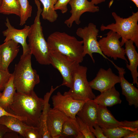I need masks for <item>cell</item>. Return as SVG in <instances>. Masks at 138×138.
Wrapping results in <instances>:
<instances>
[{
  "label": "cell",
  "instance_id": "1",
  "mask_svg": "<svg viewBox=\"0 0 138 138\" xmlns=\"http://www.w3.org/2000/svg\"><path fill=\"white\" fill-rule=\"evenodd\" d=\"M44 103L43 99L39 97L34 91L28 94L16 91L7 111L26 118L25 123L27 125L39 128Z\"/></svg>",
  "mask_w": 138,
  "mask_h": 138
},
{
  "label": "cell",
  "instance_id": "2",
  "mask_svg": "<svg viewBox=\"0 0 138 138\" xmlns=\"http://www.w3.org/2000/svg\"><path fill=\"white\" fill-rule=\"evenodd\" d=\"M37 9L34 23L30 26L28 37L30 53L34 56L36 61L42 65H50V50L44 38L40 16L42 9L39 0H34Z\"/></svg>",
  "mask_w": 138,
  "mask_h": 138
},
{
  "label": "cell",
  "instance_id": "3",
  "mask_svg": "<svg viewBox=\"0 0 138 138\" xmlns=\"http://www.w3.org/2000/svg\"><path fill=\"white\" fill-rule=\"evenodd\" d=\"M47 42L50 51L57 52L80 63L84 57L83 41L64 32L55 31L48 37Z\"/></svg>",
  "mask_w": 138,
  "mask_h": 138
},
{
  "label": "cell",
  "instance_id": "4",
  "mask_svg": "<svg viewBox=\"0 0 138 138\" xmlns=\"http://www.w3.org/2000/svg\"><path fill=\"white\" fill-rule=\"evenodd\" d=\"M31 55L30 53L22 55L19 62L15 65L13 74L17 92L29 93L34 91L35 86L40 82L39 75L32 66Z\"/></svg>",
  "mask_w": 138,
  "mask_h": 138
},
{
  "label": "cell",
  "instance_id": "5",
  "mask_svg": "<svg viewBox=\"0 0 138 138\" xmlns=\"http://www.w3.org/2000/svg\"><path fill=\"white\" fill-rule=\"evenodd\" d=\"M115 21L107 26L102 24L100 27L101 31L106 30L113 31L119 34L122 38V47L127 41L131 40L138 48V12H132V15L126 18L118 15L115 12L112 13Z\"/></svg>",
  "mask_w": 138,
  "mask_h": 138
},
{
  "label": "cell",
  "instance_id": "6",
  "mask_svg": "<svg viewBox=\"0 0 138 138\" xmlns=\"http://www.w3.org/2000/svg\"><path fill=\"white\" fill-rule=\"evenodd\" d=\"M87 68L79 64L73 74L72 87L64 94L78 100H93L96 96L93 93L87 77Z\"/></svg>",
  "mask_w": 138,
  "mask_h": 138
},
{
  "label": "cell",
  "instance_id": "7",
  "mask_svg": "<svg viewBox=\"0 0 138 138\" xmlns=\"http://www.w3.org/2000/svg\"><path fill=\"white\" fill-rule=\"evenodd\" d=\"M49 57L50 64L57 69L62 76L63 80L61 85L71 88L74 73L79 64L55 51H50Z\"/></svg>",
  "mask_w": 138,
  "mask_h": 138
},
{
  "label": "cell",
  "instance_id": "8",
  "mask_svg": "<svg viewBox=\"0 0 138 138\" xmlns=\"http://www.w3.org/2000/svg\"><path fill=\"white\" fill-rule=\"evenodd\" d=\"M99 32L96 26L91 22L89 23L87 26L83 28L79 27L77 29L76 35L83 39V56L84 57L86 54L88 55L94 63L95 60L93 54L97 53L111 62L112 61L103 54L100 50L97 40Z\"/></svg>",
  "mask_w": 138,
  "mask_h": 138
},
{
  "label": "cell",
  "instance_id": "9",
  "mask_svg": "<svg viewBox=\"0 0 138 138\" xmlns=\"http://www.w3.org/2000/svg\"><path fill=\"white\" fill-rule=\"evenodd\" d=\"M121 36L111 30L107 34V36L102 38L98 41L100 50L105 56L116 60L118 58L128 62L125 57V49L121 45L119 39Z\"/></svg>",
  "mask_w": 138,
  "mask_h": 138
},
{
  "label": "cell",
  "instance_id": "10",
  "mask_svg": "<svg viewBox=\"0 0 138 138\" xmlns=\"http://www.w3.org/2000/svg\"><path fill=\"white\" fill-rule=\"evenodd\" d=\"M53 108L64 113L71 118L76 119V115L87 100L74 99L70 96L58 92L52 97Z\"/></svg>",
  "mask_w": 138,
  "mask_h": 138
},
{
  "label": "cell",
  "instance_id": "11",
  "mask_svg": "<svg viewBox=\"0 0 138 138\" xmlns=\"http://www.w3.org/2000/svg\"><path fill=\"white\" fill-rule=\"evenodd\" d=\"M68 4L71 8L70 11L71 15L64 23L69 28L72 27L74 22L79 25L81 22L80 17L84 13H94L99 10L98 6L87 0H71Z\"/></svg>",
  "mask_w": 138,
  "mask_h": 138
},
{
  "label": "cell",
  "instance_id": "12",
  "mask_svg": "<svg viewBox=\"0 0 138 138\" xmlns=\"http://www.w3.org/2000/svg\"><path fill=\"white\" fill-rule=\"evenodd\" d=\"M120 80L119 76L114 73L111 68L107 70L101 68L95 77L89 82L92 89L101 93L114 86L116 84L120 83Z\"/></svg>",
  "mask_w": 138,
  "mask_h": 138
},
{
  "label": "cell",
  "instance_id": "13",
  "mask_svg": "<svg viewBox=\"0 0 138 138\" xmlns=\"http://www.w3.org/2000/svg\"><path fill=\"white\" fill-rule=\"evenodd\" d=\"M5 24L7 28L2 32L3 36L6 37L4 42L9 40H13L22 45L23 48L22 55L30 53L29 48L26 42L30 26L25 25L22 29H16L11 24L7 17L6 18Z\"/></svg>",
  "mask_w": 138,
  "mask_h": 138
},
{
  "label": "cell",
  "instance_id": "14",
  "mask_svg": "<svg viewBox=\"0 0 138 138\" xmlns=\"http://www.w3.org/2000/svg\"><path fill=\"white\" fill-rule=\"evenodd\" d=\"M68 117L63 112L50 108L47 116V125L52 138L60 137L63 124Z\"/></svg>",
  "mask_w": 138,
  "mask_h": 138
},
{
  "label": "cell",
  "instance_id": "15",
  "mask_svg": "<svg viewBox=\"0 0 138 138\" xmlns=\"http://www.w3.org/2000/svg\"><path fill=\"white\" fill-rule=\"evenodd\" d=\"M111 63L118 71L120 78V86L122 94L125 97L129 105H133L136 108L138 107V90L132 84L128 82L124 78L125 69L116 65L112 61Z\"/></svg>",
  "mask_w": 138,
  "mask_h": 138
},
{
  "label": "cell",
  "instance_id": "16",
  "mask_svg": "<svg viewBox=\"0 0 138 138\" xmlns=\"http://www.w3.org/2000/svg\"><path fill=\"white\" fill-rule=\"evenodd\" d=\"M0 45V69L7 70L11 63L16 57L19 51V44L12 40L4 42Z\"/></svg>",
  "mask_w": 138,
  "mask_h": 138
},
{
  "label": "cell",
  "instance_id": "17",
  "mask_svg": "<svg viewBox=\"0 0 138 138\" xmlns=\"http://www.w3.org/2000/svg\"><path fill=\"white\" fill-rule=\"evenodd\" d=\"M99 105L93 100H87L76 114L83 122L89 127H93L97 124Z\"/></svg>",
  "mask_w": 138,
  "mask_h": 138
},
{
  "label": "cell",
  "instance_id": "18",
  "mask_svg": "<svg viewBox=\"0 0 138 138\" xmlns=\"http://www.w3.org/2000/svg\"><path fill=\"white\" fill-rule=\"evenodd\" d=\"M134 42L131 40L126 41L125 44V55L129 60V64L126 63V68L131 72L133 78V84H136L138 87V72L137 67L138 66V53Z\"/></svg>",
  "mask_w": 138,
  "mask_h": 138
},
{
  "label": "cell",
  "instance_id": "19",
  "mask_svg": "<svg viewBox=\"0 0 138 138\" xmlns=\"http://www.w3.org/2000/svg\"><path fill=\"white\" fill-rule=\"evenodd\" d=\"M97 124L102 128L105 129L123 126L121 121L117 120L107 107L99 105Z\"/></svg>",
  "mask_w": 138,
  "mask_h": 138
},
{
  "label": "cell",
  "instance_id": "20",
  "mask_svg": "<svg viewBox=\"0 0 138 138\" xmlns=\"http://www.w3.org/2000/svg\"><path fill=\"white\" fill-rule=\"evenodd\" d=\"M93 100L98 105L106 107H112L120 104L122 101L120 93L114 86L101 93Z\"/></svg>",
  "mask_w": 138,
  "mask_h": 138
},
{
  "label": "cell",
  "instance_id": "21",
  "mask_svg": "<svg viewBox=\"0 0 138 138\" xmlns=\"http://www.w3.org/2000/svg\"><path fill=\"white\" fill-rule=\"evenodd\" d=\"M61 85L57 86L55 88L51 86L50 91L47 92L44 95V105L40 116V125L39 128L42 134V138H52L47 125V119L48 113L50 108V105L49 103L50 98L52 93Z\"/></svg>",
  "mask_w": 138,
  "mask_h": 138
},
{
  "label": "cell",
  "instance_id": "22",
  "mask_svg": "<svg viewBox=\"0 0 138 138\" xmlns=\"http://www.w3.org/2000/svg\"><path fill=\"white\" fill-rule=\"evenodd\" d=\"M0 124L4 125L12 131L18 133L25 138L26 131L33 127L28 126L23 121L14 117L4 116L0 118Z\"/></svg>",
  "mask_w": 138,
  "mask_h": 138
},
{
  "label": "cell",
  "instance_id": "23",
  "mask_svg": "<svg viewBox=\"0 0 138 138\" xmlns=\"http://www.w3.org/2000/svg\"><path fill=\"white\" fill-rule=\"evenodd\" d=\"M60 137L85 138L80 131L76 119L68 117L63 124Z\"/></svg>",
  "mask_w": 138,
  "mask_h": 138
},
{
  "label": "cell",
  "instance_id": "24",
  "mask_svg": "<svg viewBox=\"0 0 138 138\" xmlns=\"http://www.w3.org/2000/svg\"><path fill=\"white\" fill-rule=\"evenodd\" d=\"M16 90L12 75L5 86L0 98V106L7 111L9 106L12 102Z\"/></svg>",
  "mask_w": 138,
  "mask_h": 138
},
{
  "label": "cell",
  "instance_id": "25",
  "mask_svg": "<svg viewBox=\"0 0 138 138\" xmlns=\"http://www.w3.org/2000/svg\"><path fill=\"white\" fill-rule=\"evenodd\" d=\"M42 3L43 8L41 15L43 19L53 22L57 19L58 15L54 6L58 0H39Z\"/></svg>",
  "mask_w": 138,
  "mask_h": 138
},
{
  "label": "cell",
  "instance_id": "26",
  "mask_svg": "<svg viewBox=\"0 0 138 138\" xmlns=\"http://www.w3.org/2000/svg\"><path fill=\"white\" fill-rule=\"evenodd\" d=\"M0 13L5 15L14 14L20 17V6L18 0H2Z\"/></svg>",
  "mask_w": 138,
  "mask_h": 138
},
{
  "label": "cell",
  "instance_id": "27",
  "mask_svg": "<svg viewBox=\"0 0 138 138\" xmlns=\"http://www.w3.org/2000/svg\"><path fill=\"white\" fill-rule=\"evenodd\" d=\"M18 0L20 9V25L22 26L26 23L28 18L31 17L32 7L28 0Z\"/></svg>",
  "mask_w": 138,
  "mask_h": 138
},
{
  "label": "cell",
  "instance_id": "28",
  "mask_svg": "<svg viewBox=\"0 0 138 138\" xmlns=\"http://www.w3.org/2000/svg\"><path fill=\"white\" fill-rule=\"evenodd\" d=\"M102 129L104 134L107 138H123L132 131L121 127Z\"/></svg>",
  "mask_w": 138,
  "mask_h": 138
},
{
  "label": "cell",
  "instance_id": "29",
  "mask_svg": "<svg viewBox=\"0 0 138 138\" xmlns=\"http://www.w3.org/2000/svg\"><path fill=\"white\" fill-rule=\"evenodd\" d=\"M76 118L80 131L84 135L85 138H95L94 134L91 131L89 126L78 116H76Z\"/></svg>",
  "mask_w": 138,
  "mask_h": 138
},
{
  "label": "cell",
  "instance_id": "30",
  "mask_svg": "<svg viewBox=\"0 0 138 138\" xmlns=\"http://www.w3.org/2000/svg\"><path fill=\"white\" fill-rule=\"evenodd\" d=\"M8 70H6L0 69V91H2L12 75Z\"/></svg>",
  "mask_w": 138,
  "mask_h": 138
},
{
  "label": "cell",
  "instance_id": "31",
  "mask_svg": "<svg viewBox=\"0 0 138 138\" xmlns=\"http://www.w3.org/2000/svg\"><path fill=\"white\" fill-rule=\"evenodd\" d=\"M25 138H42V136L39 128L32 127L26 131Z\"/></svg>",
  "mask_w": 138,
  "mask_h": 138
},
{
  "label": "cell",
  "instance_id": "32",
  "mask_svg": "<svg viewBox=\"0 0 138 138\" xmlns=\"http://www.w3.org/2000/svg\"><path fill=\"white\" fill-rule=\"evenodd\" d=\"M71 0H58L54 6L55 10H60L62 14L68 11L67 5Z\"/></svg>",
  "mask_w": 138,
  "mask_h": 138
},
{
  "label": "cell",
  "instance_id": "33",
  "mask_svg": "<svg viewBox=\"0 0 138 138\" xmlns=\"http://www.w3.org/2000/svg\"><path fill=\"white\" fill-rule=\"evenodd\" d=\"M123 127L131 131H133L138 130V120L132 121H129L125 120L121 121Z\"/></svg>",
  "mask_w": 138,
  "mask_h": 138
},
{
  "label": "cell",
  "instance_id": "34",
  "mask_svg": "<svg viewBox=\"0 0 138 138\" xmlns=\"http://www.w3.org/2000/svg\"><path fill=\"white\" fill-rule=\"evenodd\" d=\"M91 131L97 138H107L104 134L102 128L97 124L93 127H89Z\"/></svg>",
  "mask_w": 138,
  "mask_h": 138
},
{
  "label": "cell",
  "instance_id": "35",
  "mask_svg": "<svg viewBox=\"0 0 138 138\" xmlns=\"http://www.w3.org/2000/svg\"><path fill=\"white\" fill-rule=\"evenodd\" d=\"M4 116H10L16 117L23 121L25 122L26 119L25 118L16 116L9 112L0 106V118Z\"/></svg>",
  "mask_w": 138,
  "mask_h": 138
},
{
  "label": "cell",
  "instance_id": "36",
  "mask_svg": "<svg viewBox=\"0 0 138 138\" xmlns=\"http://www.w3.org/2000/svg\"><path fill=\"white\" fill-rule=\"evenodd\" d=\"M11 131L5 125L0 124V138H4L7 132Z\"/></svg>",
  "mask_w": 138,
  "mask_h": 138
},
{
  "label": "cell",
  "instance_id": "37",
  "mask_svg": "<svg viewBox=\"0 0 138 138\" xmlns=\"http://www.w3.org/2000/svg\"><path fill=\"white\" fill-rule=\"evenodd\" d=\"M19 134L16 132L11 131L7 132L5 134L4 138H19Z\"/></svg>",
  "mask_w": 138,
  "mask_h": 138
},
{
  "label": "cell",
  "instance_id": "38",
  "mask_svg": "<svg viewBox=\"0 0 138 138\" xmlns=\"http://www.w3.org/2000/svg\"><path fill=\"white\" fill-rule=\"evenodd\" d=\"M138 137V130L132 131L124 138H137Z\"/></svg>",
  "mask_w": 138,
  "mask_h": 138
},
{
  "label": "cell",
  "instance_id": "39",
  "mask_svg": "<svg viewBox=\"0 0 138 138\" xmlns=\"http://www.w3.org/2000/svg\"><path fill=\"white\" fill-rule=\"evenodd\" d=\"M106 0H91V1L95 5H97L102 2H105Z\"/></svg>",
  "mask_w": 138,
  "mask_h": 138
},
{
  "label": "cell",
  "instance_id": "40",
  "mask_svg": "<svg viewBox=\"0 0 138 138\" xmlns=\"http://www.w3.org/2000/svg\"><path fill=\"white\" fill-rule=\"evenodd\" d=\"M135 4L137 7H138V0H131Z\"/></svg>",
  "mask_w": 138,
  "mask_h": 138
},
{
  "label": "cell",
  "instance_id": "41",
  "mask_svg": "<svg viewBox=\"0 0 138 138\" xmlns=\"http://www.w3.org/2000/svg\"><path fill=\"white\" fill-rule=\"evenodd\" d=\"M2 2V0H0V9L1 7Z\"/></svg>",
  "mask_w": 138,
  "mask_h": 138
},
{
  "label": "cell",
  "instance_id": "42",
  "mask_svg": "<svg viewBox=\"0 0 138 138\" xmlns=\"http://www.w3.org/2000/svg\"><path fill=\"white\" fill-rule=\"evenodd\" d=\"M2 94V93L1 92V91H0V98L1 97Z\"/></svg>",
  "mask_w": 138,
  "mask_h": 138
},
{
  "label": "cell",
  "instance_id": "43",
  "mask_svg": "<svg viewBox=\"0 0 138 138\" xmlns=\"http://www.w3.org/2000/svg\"><path fill=\"white\" fill-rule=\"evenodd\" d=\"M0 64H1V59H0Z\"/></svg>",
  "mask_w": 138,
  "mask_h": 138
},
{
  "label": "cell",
  "instance_id": "44",
  "mask_svg": "<svg viewBox=\"0 0 138 138\" xmlns=\"http://www.w3.org/2000/svg\"></svg>",
  "mask_w": 138,
  "mask_h": 138
}]
</instances>
